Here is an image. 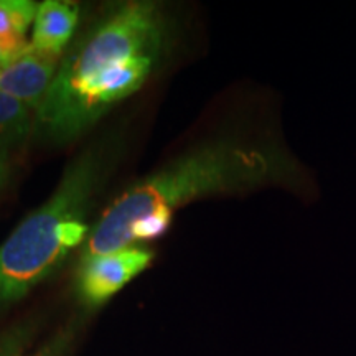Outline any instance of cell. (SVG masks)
Returning a JSON list of instances; mask_svg holds the SVG:
<instances>
[{
  "label": "cell",
  "mask_w": 356,
  "mask_h": 356,
  "mask_svg": "<svg viewBox=\"0 0 356 356\" xmlns=\"http://www.w3.org/2000/svg\"><path fill=\"white\" fill-rule=\"evenodd\" d=\"M309 184L299 160L274 137L220 136L178 155L111 202L92 222L81 261L162 236L178 208L200 198Z\"/></svg>",
  "instance_id": "obj_1"
},
{
  "label": "cell",
  "mask_w": 356,
  "mask_h": 356,
  "mask_svg": "<svg viewBox=\"0 0 356 356\" xmlns=\"http://www.w3.org/2000/svg\"><path fill=\"white\" fill-rule=\"evenodd\" d=\"M170 44V19L159 3L134 0L106 8L61 58L35 114V134L56 144L78 139L142 89Z\"/></svg>",
  "instance_id": "obj_2"
},
{
  "label": "cell",
  "mask_w": 356,
  "mask_h": 356,
  "mask_svg": "<svg viewBox=\"0 0 356 356\" xmlns=\"http://www.w3.org/2000/svg\"><path fill=\"white\" fill-rule=\"evenodd\" d=\"M113 140L84 149L66 167L50 198L30 213L0 246V307L13 304L84 246L88 215L114 165Z\"/></svg>",
  "instance_id": "obj_3"
},
{
  "label": "cell",
  "mask_w": 356,
  "mask_h": 356,
  "mask_svg": "<svg viewBox=\"0 0 356 356\" xmlns=\"http://www.w3.org/2000/svg\"><path fill=\"white\" fill-rule=\"evenodd\" d=\"M152 259L154 252L139 244L83 259L78 273L79 293L89 305L104 304L144 273Z\"/></svg>",
  "instance_id": "obj_4"
},
{
  "label": "cell",
  "mask_w": 356,
  "mask_h": 356,
  "mask_svg": "<svg viewBox=\"0 0 356 356\" xmlns=\"http://www.w3.org/2000/svg\"><path fill=\"white\" fill-rule=\"evenodd\" d=\"M61 58L29 44L0 66V91L24 102L37 114L55 81Z\"/></svg>",
  "instance_id": "obj_5"
},
{
  "label": "cell",
  "mask_w": 356,
  "mask_h": 356,
  "mask_svg": "<svg viewBox=\"0 0 356 356\" xmlns=\"http://www.w3.org/2000/svg\"><path fill=\"white\" fill-rule=\"evenodd\" d=\"M79 24V7L61 0L38 3L30 44L53 56H63L73 42Z\"/></svg>",
  "instance_id": "obj_6"
},
{
  "label": "cell",
  "mask_w": 356,
  "mask_h": 356,
  "mask_svg": "<svg viewBox=\"0 0 356 356\" xmlns=\"http://www.w3.org/2000/svg\"><path fill=\"white\" fill-rule=\"evenodd\" d=\"M35 136V113L24 102L0 91V160L8 157Z\"/></svg>",
  "instance_id": "obj_7"
},
{
  "label": "cell",
  "mask_w": 356,
  "mask_h": 356,
  "mask_svg": "<svg viewBox=\"0 0 356 356\" xmlns=\"http://www.w3.org/2000/svg\"><path fill=\"white\" fill-rule=\"evenodd\" d=\"M38 3L32 0H0V47L8 56L30 44L26 32L35 24Z\"/></svg>",
  "instance_id": "obj_8"
},
{
  "label": "cell",
  "mask_w": 356,
  "mask_h": 356,
  "mask_svg": "<svg viewBox=\"0 0 356 356\" xmlns=\"http://www.w3.org/2000/svg\"><path fill=\"white\" fill-rule=\"evenodd\" d=\"M22 340H24L22 333H8V335L0 338V356H10L19 348Z\"/></svg>",
  "instance_id": "obj_9"
},
{
  "label": "cell",
  "mask_w": 356,
  "mask_h": 356,
  "mask_svg": "<svg viewBox=\"0 0 356 356\" xmlns=\"http://www.w3.org/2000/svg\"><path fill=\"white\" fill-rule=\"evenodd\" d=\"M8 177V162L6 160H0V188H2V185L6 184Z\"/></svg>",
  "instance_id": "obj_10"
},
{
  "label": "cell",
  "mask_w": 356,
  "mask_h": 356,
  "mask_svg": "<svg viewBox=\"0 0 356 356\" xmlns=\"http://www.w3.org/2000/svg\"><path fill=\"white\" fill-rule=\"evenodd\" d=\"M8 60H10V56H8V55H7V53H6V51H3V48H2V47H0V66H2V65H6Z\"/></svg>",
  "instance_id": "obj_11"
}]
</instances>
